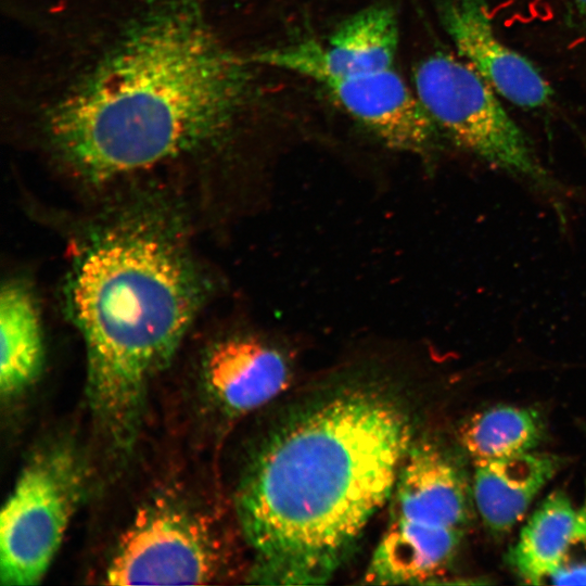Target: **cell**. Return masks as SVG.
<instances>
[{
    "mask_svg": "<svg viewBox=\"0 0 586 586\" xmlns=\"http://www.w3.org/2000/svg\"><path fill=\"white\" fill-rule=\"evenodd\" d=\"M24 47L3 65L9 124L94 184L200 164L252 109L250 51L217 0H7Z\"/></svg>",
    "mask_w": 586,
    "mask_h": 586,
    "instance_id": "1",
    "label": "cell"
},
{
    "mask_svg": "<svg viewBox=\"0 0 586 586\" xmlns=\"http://www.w3.org/2000/svg\"><path fill=\"white\" fill-rule=\"evenodd\" d=\"M396 398L345 388L296 412L265 441L235 509L262 584L315 585L339 569L390 500L412 443Z\"/></svg>",
    "mask_w": 586,
    "mask_h": 586,
    "instance_id": "2",
    "label": "cell"
},
{
    "mask_svg": "<svg viewBox=\"0 0 586 586\" xmlns=\"http://www.w3.org/2000/svg\"><path fill=\"white\" fill-rule=\"evenodd\" d=\"M563 463L559 456L536 450L473 462L472 499L486 528L508 533Z\"/></svg>",
    "mask_w": 586,
    "mask_h": 586,
    "instance_id": "12",
    "label": "cell"
},
{
    "mask_svg": "<svg viewBox=\"0 0 586 586\" xmlns=\"http://www.w3.org/2000/svg\"><path fill=\"white\" fill-rule=\"evenodd\" d=\"M421 104L441 131L491 167L558 201L562 184L544 166L495 90L462 59L435 52L412 75Z\"/></svg>",
    "mask_w": 586,
    "mask_h": 586,
    "instance_id": "5",
    "label": "cell"
},
{
    "mask_svg": "<svg viewBox=\"0 0 586 586\" xmlns=\"http://www.w3.org/2000/svg\"><path fill=\"white\" fill-rule=\"evenodd\" d=\"M390 149L429 156L441 131L395 67L356 71L317 82Z\"/></svg>",
    "mask_w": 586,
    "mask_h": 586,
    "instance_id": "9",
    "label": "cell"
},
{
    "mask_svg": "<svg viewBox=\"0 0 586 586\" xmlns=\"http://www.w3.org/2000/svg\"><path fill=\"white\" fill-rule=\"evenodd\" d=\"M576 517L568 495L551 493L523 526L507 561L523 583L542 585L556 569Z\"/></svg>",
    "mask_w": 586,
    "mask_h": 586,
    "instance_id": "14",
    "label": "cell"
},
{
    "mask_svg": "<svg viewBox=\"0 0 586 586\" xmlns=\"http://www.w3.org/2000/svg\"><path fill=\"white\" fill-rule=\"evenodd\" d=\"M547 584H586V495L576 517L564 551Z\"/></svg>",
    "mask_w": 586,
    "mask_h": 586,
    "instance_id": "16",
    "label": "cell"
},
{
    "mask_svg": "<svg viewBox=\"0 0 586 586\" xmlns=\"http://www.w3.org/2000/svg\"><path fill=\"white\" fill-rule=\"evenodd\" d=\"M203 381L213 400L228 415L242 416L271 402L290 385L292 369L276 345L253 335H234L206 353Z\"/></svg>",
    "mask_w": 586,
    "mask_h": 586,
    "instance_id": "11",
    "label": "cell"
},
{
    "mask_svg": "<svg viewBox=\"0 0 586 586\" xmlns=\"http://www.w3.org/2000/svg\"><path fill=\"white\" fill-rule=\"evenodd\" d=\"M182 241L153 215L128 216L79 254L68 303L87 352V393L115 449L139 430L150 380L170 360L201 301Z\"/></svg>",
    "mask_w": 586,
    "mask_h": 586,
    "instance_id": "3",
    "label": "cell"
},
{
    "mask_svg": "<svg viewBox=\"0 0 586 586\" xmlns=\"http://www.w3.org/2000/svg\"><path fill=\"white\" fill-rule=\"evenodd\" d=\"M440 22L457 55L514 105H548L553 89L535 64L496 34L487 0H440Z\"/></svg>",
    "mask_w": 586,
    "mask_h": 586,
    "instance_id": "10",
    "label": "cell"
},
{
    "mask_svg": "<svg viewBox=\"0 0 586 586\" xmlns=\"http://www.w3.org/2000/svg\"><path fill=\"white\" fill-rule=\"evenodd\" d=\"M221 564L208 522L179 504L157 499L142 507L106 565L110 585L207 584Z\"/></svg>",
    "mask_w": 586,
    "mask_h": 586,
    "instance_id": "7",
    "label": "cell"
},
{
    "mask_svg": "<svg viewBox=\"0 0 586 586\" xmlns=\"http://www.w3.org/2000/svg\"><path fill=\"white\" fill-rule=\"evenodd\" d=\"M569 4L577 20L586 29V0H569Z\"/></svg>",
    "mask_w": 586,
    "mask_h": 586,
    "instance_id": "17",
    "label": "cell"
},
{
    "mask_svg": "<svg viewBox=\"0 0 586 586\" xmlns=\"http://www.w3.org/2000/svg\"><path fill=\"white\" fill-rule=\"evenodd\" d=\"M399 26L395 9L378 3L341 22L326 41L303 39L251 50L257 66L288 72L315 84L356 71L395 67Z\"/></svg>",
    "mask_w": 586,
    "mask_h": 586,
    "instance_id": "8",
    "label": "cell"
},
{
    "mask_svg": "<svg viewBox=\"0 0 586 586\" xmlns=\"http://www.w3.org/2000/svg\"><path fill=\"white\" fill-rule=\"evenodd\" d=\"M0 392L16 397L39 377L43 365L40 315L30 290L17 280L7 282L0 294Z\"/></svg>",
    "mask_w": 586,
    "mask_h": 586,
    "instance_id": "13",
    "label": "cell"
},
{
    "mask_svg": "<svg viewBox=\"0 0 586 586\" xmlns=\"http://www.w3.org/2000/svg\"><path fill=\"white\" fill-rule=\"evenodd\" d=\"M545 437V421L531 407L496 406L471 416L459 429L462 451L473 461L534 451Z\"/></svg>",
    "mask_w": 586,
    "mask_h": 586,
    "instance_id": "15",
    "label": "cell"
},
{
    "mask_svg": "<svg viewBox=\"0 0 586 586\" xmlns=\"http://www.w3.org/2000/svg\"><path fill=\"white\" fill-rule=\"evenodd\" d=\"M388 501V522L365 583L421 584L442 577L473 514L471 479L461 461L433 438L413 440Z\"/></svg>",
    "mask_w": 586,
    "mask_h": 586,
    "instance_id": "4",
    "label": "cell"
},
{
    "mask_svg": "<svg viewBox=\"0 0 586 586\" xmlns=\"http://www.w3.org/2000/svg\"><path fill=\"white\" fill-rule=\"evenodd\" d=\"M84 470L69 447L36 454L0 513V581L38 584L58 552L84 491Z\"/></svg>",
    "mask_w": 586,
    "mask_h": 586,
    "instance_id": "6",
    "label": "cell"
}]
</instances>
